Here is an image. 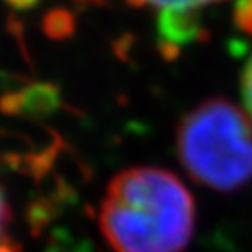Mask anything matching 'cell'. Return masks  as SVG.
I'll return each mask as SVG.
<instances>
[{"instance_id": "obj_1", "label": "cell", "mask_w": 252, "mask_h": 252, "mask_svg": "<svg viewBox=\"0 0 252 252\" xmlns=\"http://www.w3.org/2000/svg\"><path fill=\"white\" fill-rule=\"evenodd\" d=\"M194 217V198L174 174L138 166L110 180L99 228L116 252H181Z\"/></svg>"}, {"instance_id": "obj_2", "label": "cell", "mask_w": 252, "mask_h": 252, "mask_svg": "<svg viewBox=\"0 0 252 252\" xmlns=\"http://www.w3.org/2000/svg\"><path fill=\"white\" fill-rule=\"evenodd\" d=\"M178 153L190 178L215 190L252 180V124L234 103L209 99L181 120Z\"/></svg>"}, {"instance_id": "obj_3", "label": "cell", "mask_w": 252, "mask_h": 252, "mask_svg": "<svg viewBox=\"0 0 252 252\" xmlns=\"http://www.w3.org/2000/svg\"><path fill=\"white\" fill-rule=\"evenodd\" d=\"M200 25L196 11H161L159 17V36L164 43V53L170 49L196 39Z\"/></svg>"}, {"instance_id": "obj_4", "label": "cell", "mask_w": 252, "mask_h": 252, "mask_svg": "<svg viewBox=\"0 0 252 252\" xmlns=\"http://www.w3.org/2000/svg\"><path fill=\"white\" fill-rule=\"evenodd\" d=\"M77 2H107V0H77ZM131 6H152L161 11H196L198 8L217 2V0H126Z\"/></svg>"}, {"instance_id": "obj_5", "label": "cell", "mask_w": 252, "mask_h": 252, "mask_svg": "<svg viewBox=\"0 0 252 252\" xmlns=\"http://www.w3.org/2000/svg\"><path fill=\"white\" fill-rule=\"evenodd\" d=\"M73 28H75L73 17L65 11H53L45 17V30L51 37L56 39L67 37L73 32Z\"/></svg>"}, {"instance_id": "obj_6", "label": "cell", "mask_w": 252, "mask_h": 252, "mask_svg": "<svg viewBox=\"0 0 252 252\" xmlns=\"http://www.w3.org/2000/svg\"><path fill=\"white\" fill-rule=\"evenodd\" d=\"M234 21L239 30L252 36V0H237L234 9Z\"/></svg>"}, {"instance_id": "obj_7", "label": "cell", "mask_w": 252, "mask_h": 252, "mask_svg": "<svg viewBox=\"0 0 252 252\" xmlns=\"http://www.w3.org/2000/svg\"><path fill=\"white\" fill-rule=\"evenodd\" d=\"M241 94H243L245 108H247V112H249V116L252 120V56L249 58L247 65H245L243 81H241Z\"/></svg>"}, {"instance_id": "obj_8", "label": "cell", "mask_w": 252, "mask_h": 252, "mask_svg": "<svg viewBox=\"0 0 252 252\" xmlns=\"http://www.w3.org/2000/svg\"><path fill=\"white\" fill-rule=\"evenodd\" d=\"M9 219H11V213H9V206L2 190H0V241H4L8 235H6V226H8Z\"/></svg>"}, {"instance_id": "obj_9", "label": "cell", "mask_w": 252, "mask_h": 252, "mask_svg": "<svg viewBox=\"0 0 252 252\" xmlns=\"http://www.w3.org/2000/svg\"><path fill=\"white\" fill-rule=\"evenodd\" d=\"M9 6H13V8L17 9H28L32 8V6H36L39 0H6Z\"/></svg>"}]
</instances>
